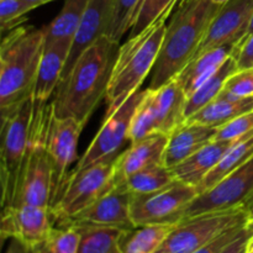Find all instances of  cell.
Returning <instances> with one entry per match:
<instances>
[{"label":"cell","mask_w":253,"mask_h":253,"mask_svg":"<svg viewBox=\"0 0 253 253\" xmlns=\"http://www.w3.org/2000/svg\"><path fill=\"white\" fill-rule=\"evenodd\" d=\"M119 49V42L103 36L79 56L54 93L51 101L54 115L76 119L85 126L96 106L106 96Z\"/></svg>","instance_id":"1"},{"label":"cell","mask_w":253,"mask_h":253,"mask_svg":"<svg viewBox=\"0 0 253 253\" xmlns=\"http://www.w3.org/2000/svg\"><path fill=\"white\" fill-rule=\"evenodd\" d=\"M220 6L214 0H183L178 4L167 22L148 88H160L194 58Z\"/></svg>","instance_id":"2"},{"label":"cell","mask_w":253,"mask_h":253,"mask_svg":"<svg viewBox=\"0 0 253 253\" xmlns=\"http://www.w3.org/2000/svg\"><path fill=\"white\" fill-rule=\"evenodd\" d=\"M44 49V27L17 26L0 46V110L1 114L32 98L37 71Z\"/></svg>","instance_id":"3"},{"label":"cell","mask_w":253,"mask_h":253,"mask_svg":"<svg viewBox=\"0 0 253 253\" xmlns=\"http://www.w3.org/2000/svg\"><path fill=\"white\" fill-rule=\"evenodd\" d=\"M169 17H162L145 31L128 37L121 44L106 91L105 118L113 115L153 71L160 54Z\"/></svg>","instance_id":"4"},{"label":"cell","mask_w":253,"mask_h":253,"mask_svg":"<svg viewBox=\"0 0 253 253\" xmlns=\"http://www.w3.org/2000/svg\"><path fill=\"white\" fill-rule=\"evenodd\" d=\"M51 113V103L49 105L34 108L29 150L12 205L51 207L52 167L47 152V131Z\"/></svg>","instance_id":"5"},{"label":"cell","mask_w":253,"mask_h":253,"mask_svg":"<svg viewBox=\"0 0 253 253\" xmlns=\"http://www.w3.org/2000/svg\"><path fill=\"white\" fill-rule=\"evenodd\" d=\"M185 101L187 95L178 77L157 89H146L131 123L130 142H138L157 133L169 136L184 121Z\"/></svg>","instance_id":"6"},{"label":"cell","mask_w":253,"mask_h":253,"mask_svg":"<svg viewBox=\"0 0 253 253\" xmlns=\"http://www.w3.org/2000/svg\"><path fill=\"white\" fill-rule=\"evenodd\" d=\"M34 120L32 98L1 114V204L11 207L15 202L20 174L26 158Z\"/></svg>","instance_id":"7"},{"label":"cell","mask_w":253,"mask_h":253,"mask_svg":"<svg viewBox=\"0 0 253 253\" xmlns=\"http://www.w3.org/2000/svg\"><path fill=\"white\" fill-rule=\"evenodd\" d=\"M115 160L103 161L85 169L69 173L61 197L51 207L54 226L67 224L115 185Z\"/></svg>","instance_id":"8"},{"label":"cell","mask_w":253,"mask_h":253,"mask_svg":"<svg viewBox=\"0 0 253 253\" xmlns=\"http://www.w3.org/2000/svg\"><path fill=\"white\" fill-rule=\"evenodd\" d=\"M251 220L245 208L208 212L180 221L155 253H194L225 230Z\"/></svg>","instance_id":"9"},{"label":"cell","mask_w":253,"mask_h":253,"mask_svg":"<svg viewBox=\"0 0 253 253\" xmlns=\"http://www.w3.org/2000/svg\"><path fill=\"white\" fill-rule=\"evenodd\" d=\"M197 197V188L177 179L157 192L131 194V219L135 226L177 225Z\"/></svg>","instance_id":"10"},{"label":"cell","mask_w":253,"mask_h":253,"mask_svg":"<svg viewBox=\"0 0 253 253\" xmlns=\"http://www.w3.org/2000/svg\"><path fill=\"white\" fill-rule=\"evenodd\" d=\"M252 207L253 157L220 180L216 185L198 195L187 208L183 220L236 208H245L250 212Z\"/></svg>","instance_id":"11"},{"label":"cell","mask_w":253,"mask_h":253,"mask_svg":"<svg viewBox=\"0 0 253 253\" xmlns=\"http://www.w3.org/2000/svg\"><path fill=\"white\" fill-rule=\"evenodd\" d=\"M145 91L146 89H140L133 93L113 115L104 118L100 130L82 156L73 172H78L90 167L91 165L118 157L120 148L128 140L133 115L145 95Z\"/></svg>","instance_id":"12"},{"label":"cell","mask_w":253,"mask_h":253,"mask_svg":"<svg viewBox=\"0 0 253 253\" xmlns=\"http://www.w3.org/2000/svg\"><path fill=\"white\" fill-rule=\"evenodd\" d=\"M83 127L76 119L58 118L52 110L47 131V152L52 167L51 207L56 204L68 182L69 166L77 158V146Z\"/></svg>","instance_id":"13"},{"label":"cell","mask_w":253,"mask_h":253,"mask_svg":"<svg viewBox=\"0 0 253 253\" xmlns=\"http://www.w3.org/2000/svg\"><path fill=\"white\" fill-rule=\"evenodd\" d=\"M54 226L51 208L12 205L2 208L1 240L16 239L30 250L43 241Z\"/></svg>","instance_id":"14"},{"label":"cell","mask_w":253,"mask_h":253,"mask_svg":"<svg viewBox=\"0 0 253 253\" xmlns=\"http://www.w3.org/2000/svg\"><path fill=\"white\" fill-rule=\"evenodd\" d=\"M252 14L253 0H229L221 5L212 19L195 57L229 42L244 39Z\"/></svg>","instance_id":"15"},{"label":"cell","mask_w":253,"mask_h":253,"mask_svg":"<svg viewBox=\"0 0 253 253\" xmlns=\"http://www.w3.org/2000/svg\"><path fill=\"white\" fill-rule=\"evenodd\" d=\"M130 204L131 193L124 183H115L103 197L64 225L89 224L121 230L132 229L135 224L131 219Z\"/></svg>","instance_id":"16"},{"label":"cell","mask_w":253,"mask_h":253,"mask_svg":"<svg viewBox=\"0 0 253 253\" xmlns=\"http://www.w3.org/2000/svg\"><path fill=\"white\" fill-rule=\"evenodd\" d=\"M116 0H89L78 32L72 42L62 79L66 78L79 56L99 39L106 36L113 20ZM61 79V81H62Z\"/></svg>","instance_id":"17"},{"label":"cell","mask_w":253,"mask_h":253,"mask_svg":"<svg viewBox=\"0 0 253 253\" xmlns=\"http://www.w3.org/2000/svg\"><path fill=\"white\" fill-rule=\"evenodd\" d=\"M168 135L157 133L131 143L115 160V183H123L133 173L156 165H163Z\"/></svg>","instance_id":"18"},{"label":"cell","mask_w":253,"mask_h":253,"mask_svg":"<svg viewBox=\"0 0 253 253\" xmlns=\"http://www.w3.org/2000/svg\"><path fill=\"white\" fill-rule=\"evenodd\" d=\"M71 46L62 43L44 44L43 54L40 62L32 90L34 108L47 105L49 98L56 93L63 76Z\"/></svg>","instance_id":"19"},{"label":"cell","mask_w":253,"mask_h":253,"mask_svg":"<svg viewBox=\"0 0 253 253\" xmlns=\"http://www.w3.org/2000/svg\"><path fill=\"white\" fill-rule=\"evenodd\" d=\"M216 131L217 128L183 121L168 136L163 165L169 169L174 168L205 145L211 142Z\"/></svg>","instance_id":"20"},{"label":"cell","mask_w":253,"mask_h":253,"mask_svg":"<svg viewBox=\"0 0 253 253\" xmlns=\"http://www.w3.org/2000/svg\"><path fill=\"white\" fill-rule=\"evenodd\" d=\"M232 143L234 142L230 141L212 140L197 151L194 155L172 168L173 175L177 180L198 188L205 177L216 167Z\"/></svg>","instance_id":"21"},{"label":"cell","mask_w":253,"mask_h":253,"mask_svg":"<svg viewBox=\"0 0 253 253\" xmlns=\"http://www.w3.org/2000/svg\"><path fill=\"white\" fill-rule=\"evenodd\" d=\"M237 43L239 41H232L217 48L210 49L193 58L183 68V71L177 77L182 83L187 98L193 91L197 90L210 76H212L230 57L234 56Z\"/></svg>","instance_id":"22"},{"label":"cell","mask_w":253,"mask_h":253,"mask_svg":"<svg viewBox=\"0 0 253 253\" xmlns=\"http://www.w3.org/2000/svg\"><path fill=\"white\" fill-rule=\"evenodd\" d=\"M253 110V96L245 99L230 98L220 93L215 100L208 104L199 111L193 114L184 121L200 125L209 126V127L219 128L232 119L242 115L245 113Z\"/></svg>","instance_id":"23"},{"label":"cell","mask_w":253,"mask_h":253,"mask_svg":"<svg viewBox=\"0 0 253 253\" xmlns=\"http://www.w3.org/2000/svg\"><path fill=\"white\" fill-rule=\"evenodd\" d=\"M89 0H66L59 14L44 26V44L72 46Z\"/></svg>","instance_id":"24"},{"label":"cell","mask_w":253,"mask_h":253,"mask_svg":"<svg viewBox=\"0 0 253 253\" xmlns=\"http://www.w3.org/2000/svg\"><path fill=\"white\" fill-rule=\"evenodd\" d=\"M177 225H145L124 230L119 240L121 253H155Z\"/></svg>","instance_id":"25"},{"label":"cell","mask_w":253,"mask_h":253,"mask_svg":"<svg viewBox=\"0 0 253 253\" xmlns=\"http://www.w3.org/2000/svg\"><path fill=\"white\" fill-rule=\"evenodd\" d=\"M236 71H239L236 63V58L234 56L230 57L212 76H210L199 88L193 91L185 101L184 108V120L199 111L208 104L219 96L224 89L225 83L227 79L232 76Z\"/></svg>","instance_id":"26"},{"label":"cell","mask_w":253,"mask_h":253,"mask_svg":"<svg viewBox=\"0 0 253 253\" xmlns=\"http://www.w3.org/2000/svg\"><path fill=\"white\" fill-rule=\"evenodd\" d=\"M251 157H253V132L232 143L231 147L226 151L216 167L205 177V179L197 188L198 195L216 185L220 180L224 179L240 166L246 163Z\"/></svg>","instance_id":"27"},{"label":"cell","mask_w":253,"mask_h":253,"mask_svg":"<svg viewBox=\"0 0 253 253\" xmlns=\"http://www.w3.org/2000/svg\"><path fill=\"white\" fill-rule=\"evenodd\" d=\"M73 226L81 235L77 253H121L119 240L124 230L89 224H73Z\"/></svg>","instance_id":"28"},{"label":"cell","mask_w":253,"mask_h":253,"mask_svg":"<svg viewBox=\"0 0 253 253\" xmlns=\"http://www.w3.org/2000/svg\"><path fill=\"white\" fill-rule=\"evenodd\" d=\"M174 180L172 169L165 165H156L133 173L123 183L131 194H148L167 187Z\"/></svg>","instance_id":"29"},{"label":"cell","mask_w":253,"mask_h":253,"mask_svg":"<svg viewBox=\"0 0 253 253\" xmlns=\"http://www.w3.org/2000/svg\"><path fill=\"white\" fill-rule=\"evenodd\" d=\"M78 229L73 225L53 226L48 236L31 249V253H77L78 252Z\"/></svg>","instance_id":"30"},{"label":"cell","mask_w":253,"mask_h":253,"mask_svg":"<svg viewBox=\"0 0 253 253\" xmlns=\"http://www.w3.org/2000/svg\"><path fill=\"white\" fill-rule=\"evenodd\" d=\"M179 0H143L128 37L138 35L162 17H170Z\"/></svg>","instance_id":"31"},{"label":"cell","mask_w":253,"mask_h":253,"mask_svg":"<svg viewBox=\"0 0 253 253\" xmlns=\"http://www.w3.org/2000/svg\"><path fill=\"white\" fill-rule=\"evenodd\" d=\"M142 1L143 0H116L113 20L106 36L120 43L126 32L132 29Z\"/></svg>","instance_id":"32"},{"label":"cell","mask_w":253,"mask_h":253,"mask_svg":"<svg viewBox=\"0 0 253 253\" xmlns=\"http://www.w3.org/2000/svg\"><path fill=\"white\" fill-rule=\"evenodd\" d=\"M34 7L26 0H0V27L1 31H11L21 25L27 12Z\"/></svg>","instance_id":"33"},{"label":"cell","mask_w":253,"mask_h":253,"mask_svg":"<svg viewBox=\"0 0 253 253\" xmlns=\"http://www.w3.org/2000/svg\"><path fill=\"white\" fill-rule=\"evenodd\" d=\"M253 132V110L232 119L225 125L220 126L214 140L235 142Z\"/></svg>","instance_id":"34"},{"label":"cell","mask_w":253,"mask_h":253,"mask_svg":"<svg viewBox=\"0 0 253 253\" xmlns=\"http://www.w3.org/2000/svg\"><path fill=\"white\" fill-rule=\"evenodd\" d=\"M221 94L236 99L253 96V68L235 72L226 81Z\"/></svg>","instance_id":"35"},{"label":"cell","mask_w":253,"mask_h":253,"mask_svg":"<svg viewBox=\"0 0 253 253\" xmlns=\"http://www.w3.org/2000/svg\"><path fill=\"white\" fill-rule=\"evenodd\" d=\"M249 221L242 222V224H237L235 225V226L230 227V229L225 230L224 232L217 235L215 239H212L211 241L205 244L204 246L200 247V249L197 250L194 253H221L237 236H239L240 232L242 231L244 226Z\"/></svg>","instance_id":"36"},{"label":"cell","mask_w":253,"mask_h":253,"mask_svg":"<svg viewBox=\"0 0 253 253\" xmlns=\"http://www.w3.org/2000/svg\"><path fill=\"white\" fill-rule=\"evenodd\" d=\"M253 237V220L251 219L244 226L239 236L221 253H247V249Z\"/></svg>","instance_id":"37"},{"label":"cell","mask_w":253,"mask_h":253,"mask_svg":"<svg viewBox=\"0 0 253 253\" xmlns=\"http://www.w3.org/2000/svg\"><path fill=\"white\" fill-rule=\"evenodd\" d=\"M5 253H31V250L25 246L21 241L16 239H11L9 247Z\"/></svg>","instance_id":"38"},{"label":"cell","mask_w":253,"mask_h":253,"mask_svg":"<svg viewBox=\"0 0 253 253\" xmlns=\"http://www.w3.org/2000/svg\"><path fill=\"white\" fill-rule=\"evenodd\" d=\"M26 1L29 2V4L31 5V6L34 7V9H36V7L41 6V5L47 4V2L53 1V0H26Z\"/></svg>","instance_id":"39"},{"label":"cell","mask_w":253,"mask_h":253,"mask_svg":"<svg viewBox=\"0 0 253 253\" xmlns=\"http://www.w3.org/2000/svg\"><path fill=\"white\" fill-rule=\"evenodd\" d=\"M253 35V14H252V17H251V21H250L249 24V27H247V31H246V35L244 36V39L240 40V42H244L246 41L247 39H250Z\"/></svg>","instance_id":"40"},{"label":"cell","mask_w":253,"mask_h":253,"mask_svg":"<svg viewBox=\"0 0 253 253\" xmlns=\"http://www.w3.org/2000/svg\"><path fill=\"white\" fill-rule=\"evenodd\" d=\"M247 253H253V237H252L251 242H250V245H249V249H247Z\"/></svg>","instance_id":"41"},{"label":"cell","mask_w":253,"mask_h":253,"mask_svg":"<svg viewBox=\"0 0 253 253\" xmlns=\"http://www.w3.org/2000/svg\"><path fill=\"white\" fill-rule=\"evenodd\" d=\"M214 1L216 2V4H219V5H224L225 2L229 1V0H214Z\"/></svg>","instance_id":"42"},{"label":"cell","mask_w":253,"mask_h":253,"mask_svg":"<svg viewBox=\"0 0 253 253\" xmlns=\"http://www.w3.org/2000/svg\"><path fill=\"white\" fill-rule=\"evenodd\" d=\"M250 216H251V219L253 220V207L250 209Z\"/></svg>","instance_id":"43"},{"label":"cell","mask_w":253,"mask_h":253,"mask_svg":"<svg viewBox=\"0 0 253 253\" xmlns=\"http://www.w3.org/2000/svg\"><path fill=\"white\" fill-rule=\"evenodd\" d=\"M180 1H183V0H179V2H180Z\"/></svg>","instance_id":"44"}]
</instances>
